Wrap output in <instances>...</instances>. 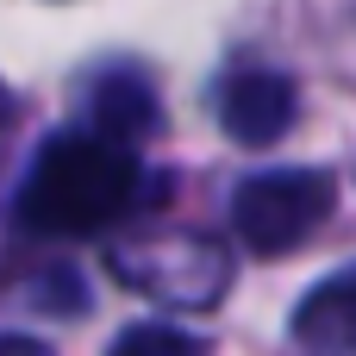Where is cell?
Returning a JSON list of instances; mask_svg holds the SVG:
<instances>
[{"label":"cell","instance_id":"1","mask_svg":"<svg viewBox=\"0 0 356 356\" xmlns=\"http://www.w3.org/2000/svg\"><path fill=\"white\" fill-rule=\"evenodd\" d=\"M138 194H144V169L131 163V150L81 125L38 144L13 213L38 238H88V232H106L119 213H131Z\"/></svg>","mask_w":356,"mask_h":356},{"label":"cell","instance_id":"2","mask_svg":"<svg viewBox=\"0 0 356 356\" xmlns=\"http://www.w3.org/2000/svg\"><path fill=\"white\" fill-rule=\"evenodd\" d=\"M106 263L125 288H138L156 307H175V313H200L232 288V250L213 232H194V225L131 232L106 250Z\"/></svg>","mask_w":356,"mask_h":356},{"label":"cell","instance_id":"3","mask_svg":"<svg viewBox=\"0 0 356 356\" xmlns=\"http://www.w3.org/2000/svg\"><path fill=\"white\" fill-rule=\"evenodd\" d=\"M332 200H338V181L325 169H269L232 194V225L257 257H275V250L307 244L325 225Z\"/></svg>","mask_w":356,"mask_h":356},{"label":"cell","instance_id":"4","mask_svg":"<svg viewBox=\"0 0 356 356\" xmlns=\"http://www.w3.org/2000/svg\"><path fill=\"white\" fill-rule=\"evenodd\" d=\"M294 106H300L294 81H288L282 69H257V63L219 75V88H213V113H219L225 138H232V144H250V150L275 144V138L294 125Z\"/></svg>","mask_w":356,"mask_h":356},{"label":"cell","instance_id":"5","mask_svg":"<svg viewBox=\"0 0 356 356\" xmlns=\"http://www.w3.org/2000/svg\"><path fill=\"white\" fill-rule=\"evenodd\" d=\"M88 125L94 131H106V138H119V144H138V138H150L163 119V106H156V88L138 75V69H125V63H113V69H100L94 81H88Z\"/></svg>","mask_w":356,"mask_h":356},{"label":"cell","instance_id":"6","mask_svg":"<svg viewBox=\"0 0 356 356\" xmlns=\"http://www.w3.org/2000/svg\"><path fill=\"white\" fill-rule=\"evenodd\" d=\"M294 338L325 356H356V269L325 275L300 307H294Z\"/></svg>","mask_w":356,"mask_h":356},{"label":"cell","instance_id":"7","mask_svg":"<svg viewBox=\"0 0 356 356\" xmlns=\"http://www.w3.org/2000/svg\"><path fill=\"white\" fill-rule=\"evenodd\" d=\"M106 356H213V350H207L200 338L175 332V325H131V332L113 338Z\"/></svg>","mask_w":356,"mask_h":356},{"label":"cell","instance_id":"8","mask_svg":"<svg viewBox=\"0 0 356 356\" xmlns=\"http://www.w3.org/2000/svg\"><path fill=\"white\" fill-rule=\"evenodd\" d=\"M0 356H50V350H44L38 338H19V332H6V338H0Z\"/></svg>","mask_w":356,"mask_h":356},{"label":"cell","instance_id":"9","mask_svg":"<svg viewBox=\"0 0 356 356\" xmlns=\"http://www.w3.org/2000/svg\"><path fill=\"white\" fill-rule=\"evenodd\" d=\"M0 119H6V88H0Z\"/></svg>","mask_w":356,"mask_h":356}]
</instances>
